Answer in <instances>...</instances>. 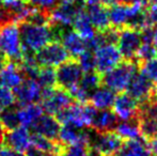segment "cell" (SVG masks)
Wrapping results in <instances>:
<instances>
[{"mask_svg": "<svg viewBox=\"0 0 157 156\" xmlns=\"http://www.w3.org/2000/svg\"><path fill=\"white\" fill-rule=\"evenodd\" d=\"M18 27L19 32H21L23 49L26 51L35 54L42 47L55 41L50 25H32V24L24 21V23L18 24Z\"/></svg>", "mask_w": 157, "mask_h": 156, "instance_id": "6da1fadb", "label": "cell"}, {"mask_svg": "<svg viewBox=\"0 0 157 156\" xmlns=\"http://www.w3.org/2000/svg\"><path fill=\"white\" fill-rule=\"evenodd\" d=\"M96 112L97 109L91 104L73 103L57 115L56 118L62 125H72L78 128H91Z\"/></svg>", "mask_w": 157, "mask_h": 156, "instance_id": "7a4b0ae2", "label": "cell"}, {"mask_svg": "<svg viewBox=\"0 0 157 156\" xmlns=\"http://www.w3.org/2000/svg\"><path fill=\"white\" fill-rule=\"evenodd\" d=\"M0 54L8 61L19 63L24 55L18 24H6L0 27Z\"/></svg>", "mask_w": 157, "mask_h": 156, "instance_id": "3957f363", "label": "cell"}, {"mask_svg": "<svg viewBox=\"0 0 157 156\" xmlns=\"http://www.w3.org/2000/svg\"><path fill=\"white\" fill-rule=\"evenodd\" d=\"M137 73V65L134 61H124L101 76V83L114 93L126 91L132 78Z\"/></svg>", "mask_w": 157, "mask_h": 156, "instance_id": "277c9868", "label": "cell"}, {"mask_svg": "<svg viewBox=\"0 0 157 156\" xmlns=\"http://www.w3.org/2000/svg\"><path fill=\"white\" fill-rule=\"evenodd\" d=\"M93 129V128H92ZM123 139L113 131H92L89 148L101 156H114L123 146Z\"/></svg>", "mask_w": 157, "mask_h": 156, "instance_id": "5b68a950", "label": "cell"}, {"mask_svg": "<svg viewBox=\"0 0 157 156\" xmlns=\"http://www.w3.org/2000/svg\"><path fill=\"white\" fill-rule=\"evenodd\" d=\"M71 104H73V98L66 90L59 87L42 90L41 106L47 115L56 117Z\"/></svg>", "mask_w": 157, "mask_h": 156, "instance_id": "8992f818", "label": "cell"}, {"mask_svg": "<svg viewBox=\"0 0 157 156\" xmlns=\"http://www.w3.org/2000/svg\"><path fill=\"white\" fill-rule=\"evenodd\" d=\"M118 49L125 61H134L137 57L139 48L142 45L141 30L124 27L119 31Z\"/></svg>", "mask_w": 157, "mask_h": 156, "instance_id": "52a82bcc", "label": "cell"}, {"mask_svg": "<svg viewBox=\"0 0 157 156\" xmlns=\"http://www.w3.org/2000/svg\"><path fill=\"white\" fill-rule=\"evenodd\" d=\"M35 60L40 67H58L65 61L70 60V55L58 41H52L42 47L34 54Z\"/></svg>", "mask_w": 157, "mask_h": 156, "instance_id": "ba28073f", "label": "cell"}, {"mask_svg": "<svg viewBox=\"0 0 157 156\" xmlns=\"http://www.w3.org/2000/svg\"><path fill=\"white\" fill-rule=\"evenodd\" d=\"M95 72L103 75L122 62V56L116 44H105L94 50Z\"/></svg>", "mask_w": 157, "mask_h": 156, "instance_id": "9c48e42d", "label": "cell"}, {"mask_svg": "<svg viewBox=\"0 0 157 156\" xmlns=\"http://www.w3.org/2000/svg\"><path fill=\"white\" fill-rule=\"evenodd\" d=\"M83 71L76 60H67L60 64L56 70L57 86L66 91H70L79 83Z\"/></svg>", "mask_w": 157, "mask_h": 156, "instance_id": "30bf717a", "label": "cell"}, {"mask_svg": "<svg viewBox=\"0 0 157 156\" xmlns=\"http://www.w3.org/2000/svg\"><path fill=\"white\" fill-rule=\"evenodd\" d=\"M42 88L34 79L25 78L16 88L13 93L15 96V103L19 106L29 104H37L42 100Z\"/></svg>", "mask_w": 157, "mask_h": 156, "instance_id": "8fae6325", "label": "cell"}, {"mask_svg": "<svg viewBox=\"0 0 157 156\" xmlns=\"http://www.w3.org/2000/svg\"><path fill=\"white\" fill-rule=\"evenodd\" d=\"M82 10L80 4L72 3V2L60 0L56 8L49 13V25H59L64 27L73 26L75 18L78 13Z\"/></svg>", "mask_w": 157, "mask_h": 156, "instance_id": "7c38bea8", "label": "cell"}, {"mask_svg": "<svg viewBox=\"0 0 157 156\" xmlns=\"http://www.w3.org/2000/svg\"><path fill=\"white\" fill-rule=\"evenodd\" d=\"M126 91L140 104L153 97L156 91V87L142 73L137 72L130 80Z\"/></svg>", "mask_w": 157, "mask_h": 156, "instance_id": "4fadbf2b", "label": "cell"}, {"mask_svg": "<svg viewBox=\"0 0 157 156\" xmlns=\"http://www.w3.org/2000/svg\"><path fill=\"white\" fill-rule=\"evenodd\" d=\"M92 131L93 129L78 128L72 125H62L59 131L58 141L64 146L81 144L89 148Z\"/></svg>", "mask_w": 157, "mask_h": 156, "instance_id": "5bb4252c", "label": "cell"}, {"mask_svg": "<svg viewBox=\"0 0 157 156\" xmlns=\"http://www.w3.org/2000/svg\"><path fill=\"white\" fill-rule=\"evenodd\" d=\"M17 152L25 153L31 146V134L27 127L19 126L4 133L3 144Z\"/></svg>", "mask_w": 157, "mask_h": 156, "instance_id": "9a60e30c", "label": "cell"}, {"mask_svg": "<svg viewBox=\"0 0 157 156\" xmlns=\"http://www.w3.org/2000/svg\"><path fill=\"white\" fill-rule=\"evenodd\" d=\"M139 103L128 93H120L116 97L112 110L119 120H129L137 118Z\"/></svg>", "mask_w": 157, "mask_h": 156, "instance_id": "2e32d148", "label": "cell"}, {"mask_svg": "<svg viewBox=\"0 0 157 156\" xmlns=\"http://www.w3.org/2000/svg\"><path fill=\"white\" fill-rule=\"evenodd\" d=\"M31 128L34 133L39 134L43 137L54 140V141H58L61 125L55 116H50L46 113V115H42L37 119Z\"/></svg>", "mask_w": 157, "mask_h": 156, "instance_id": "e0dca14e", "label": "cell"}, {"mask_svg": "<svg viewBox=\"0 0 157 156\" xmlns=\"http://www.w3.org/2000/svg\"><path fill=\"white\" fill-rule=\"evenodd\" d=\"M25 78L18 63L8 61L3 69L0 71V87H6L12 90L16 88Z\"/></svg>", "mask_w": 157, "mask_h": 156, "instance_id": "ac0fdd59", "label": "cell"}, {"mask_svg": "<svg viewBox=\"0 0 157 156\" xmlns=\"http://www.w3.org/2000/svg\"><path fill=\"white\" fill-rule=\"evenodd\" d=\"M116 93L109 88L101 87L99 86L97 89L90 96V104L97 110H106V109H111L116 101Z\"/></svg>", "mask_w": 157, "mask_h": 156, "instance_id": "d6986e66", "label": "cell"}, {"mask_svg": "<svg viewBox=\"0 0 157 156\" xmlns=\"http://www.w3.org/2000/svg\"><path fill=\"white\" fill-rule=\"evenodd\" d=\"M119 122V119L111 109L106 110H97L96 115L94 117L93 123L91 128L96 131H110L116 128L117 124Z\"/></svg>", "mask_w": 157, "mask_h": 156, "instance_id": "ffe728a7", "label": "cell"}, {"mask_svg": "<svg viewBox=\"0 0 157 156\" xmlns=\"http://www.w3.org/2000/svg\"><path fill=\"white\" fill-rule=\"evenodd\" d=\"M114 156H151L147 141L143 139L126 140Z\"/></svg>", "mask_w": 157, "mask_h": 156, "instance_id": "44dd1931", "label": "cell"}, {"mask_svg": "<svg viewBox=\"0 0 157 156\" xmlns=\"http://www.w3.org/2000/svg\"><path fill=\"white\" fill-rule=\"evenodd\" d=\"M116 133L123 140H134L138 139L141 136L140 123L137 118L129 120H121L116 126Z\"/></svg>", "mask_w": 157, "mask_h": 156, "instance_id": "7402d4cb", "label": "cell"}, {"mask_svg": "<svg viewBox=\"0 0 157 156\" xmlns=\"http://www.w3.org/2000/svg\"><path fill=\"white\" fill-rule=\"evenodd\" d=\"M73 28H74V31L77 32L86 41L91 40L96 34V29L94 28L87 12L83 9L78 13V15L75 18L74 23H73Z\"/></svg>", "mask_w": 157, "mask_h": 156, "instance_id": "603a6c76", "label": "cell"}, {"mask_svg": "<svg viewBox=\"0 0 157 156\" xmlns=\"http://www.w3.org/2000/svg\"><path fill=\"white\" fill-rule=\"evenodd\" d=\"M88 16L90 21H92L94 28L97 31H101L110 27V21H109V13L106 6H88L87 10Z\"/></svg>", "mask_w": 157, "mask_h": 156, "instance_id": "cb8c5ba5", "label": "cell"}, {"mask_svg": "<svg viewBox=\"0 0 157 156\" xmlns=\"http://www.w3.org/2000/svg\"><path fill=\"white\" fill-rule=\"evenodd\" d=\"M43 115L42 106L39 104H29L18 107V119L21 126L32 127L36 120Z\"/></svg>", "mask_w": 157, "mask_h": 156, "instance_id": "d4e9b609", "label": "cell"}, {"mask_svg": "<svg viewBox=\"0 0 157 156\" xmlns=\"http://www.w3.org/2000/svg\"><path fill=\"white\" fill-rule=\"evenodd\" d=\"M0 123L4 131H12L21 126L18 119V107L11 106L0 112Z\"/></svg>", "mask_w": 157, "mask_h": 156, "instance_id": "484cf974", "label": "cell"}, {"mask_svg": "<svg viewBox=\"0 0 157 156\" xmlns=\"http://www.w3.org/2000/svg\"><path fill=\"white\" fill-rule=\"evenodd\" d=\"M34 80L41 86L42 89L55 88L57 86L56 71H54L52 67H41Z\"/></svg>", "mask_w": 157, "mask_h": 156, "instance_id": "4316f807", "label": "cell"}, {"mask_svg": "<svg viewBox=\"0 0 157 156\" xmlns=\"http://www.w3.org/2000/svg\"><path fill=\"white\" fill-rule=\"evenodd\" d=\"M101 75L97 72L93 71V72H88V73H83L78 86L83 91L87 92L91 96V94L94 92V90L97 89L101 86Z\"/></svg>", "mask_w": 157, "mask_h": 156, "instance_id": "83f0119b", "label": "cell"}, {"mask_svg": "<svg viewBox=\"0 0 157 156\" xmlns=\"http://www.w3.org/2000/svg\"><path fill=\"white\" fill-rule=\"evenodd\" d=\"M138 120H154L157 121V101L155 98H150L139 105Z\"/></svg>", "mask_w": 157, "mask_h": 156, "instance_id": "f1b7e54d", "label": "cell"}, {"mask_svg": "<svg viewBox=\"0 0 157 156\" xmlns=\"http://www.w3.org/2000/svg\"><path fill=\"white\" fill-rule=\"evenodd\" d=\"M140 73H142L157 88V57L140 62Z\"/></svg>", "mask_w": 157, "mask_h": 156, "instance_id": "f546056e", "label": "cell"}, {"mask_svg": "<svg viewBox=\"0 0 157 156\" xmlns=\"http://www.w3.org/2000/svg\"><path fill=\"white\" fill-rule=\"evenodd\" d=\"M77 62L80 65L81 70L83 73H88V72H93L95 71V57L93 50L87 49L85 52L80 55L77 58Z\"/></svg>", "mask_w": 157, "mask_h": 156, "instance_id": "4dcf8cb0", "label": "cell"}, {"mask_svg": "<svg viewBox=\"0 0 157 156\" xmlns=\"http://www.w3.org/2000/svg\"><path fill=\"white\" fill-rule=\"evenodd\" d=\"M157 56V50L153 43H142L141 47L139 48L138 54H137L136 59L139 62L150 60Z\"/></svg>", "mask_w": 157, "mask_h": 156, "instance_id": "1f68e13d", "label": "cell"}, {"mask_svg": "<svg viewBox=\"0 0 157 156\" xmlns=\"http://www.w3.org/2000/svg\"><path fill=\"white\" fill-rule=\"evenodd\" d=\"M59 156H91L90 149L88 146L77 144V146H63Z\"/></svg>", "mask_w": 157, "mask_h": 156, "instance_id": "d6a6232c", "label": "cell"}, {"mask_svg": "<svg viewBox=\"0 0 157 156\" xmlns=\"http://www.w3.org/2000/svg\"><path fill=\"white\" fill-rule=\"evenodd\" d=\"M15 104V96L11 89L0 87V112Z\"/></svg>", "mask_w": 157, "mask_h": 156, "instance_id": "836d02e7", "label": "cell"}, {"mask_svg": "<svg viewBox=\"0 0 157 156\" xmlns=\"http://www.w3.org/2000/svg\"><path fill=\"white\" fill-rule=\"evenodd\" d=\"M60 0H28V3L35 9H39L46 13H50V11L56 8Z\"/></svg>", "mask_w": 157, "mask_h": 156, "instance_id": "e575fe53", "label": "cell"}, {"mask_svg": "<svg viewBox=\"0 0 157 156\" xmlns=\"http://www.w3.org/2000/svg\"><path fill=\"white\" fill-rule=\"evenodd\" d=\"M147 21L150 26L157 27V6H152L149 11H147Z\"/></svg>", "mask_w": 157, "mask_h": 156, "instance_id": "d590c367", "label": "cell"}, {"mask_svg": "<svg viewBox=\"0 0 157 156\" xmlns=\"http://www.w3.org/2000/svg\"><path fill=\"white\" fill-rule=\"evenodd\" d=\"M0 156H26V154L17 152L15 150H12L9 146H0Z\"/></svg>", "mask_w": 157, "mask_h": 156, "instance_id": "8d00e7d4", "label": "cell"}, {"mask_svg": "<svg viewBox=\"0 0 157 156\" xmlns=\"http://www.w3.org/2000/svg\"><path fill=\"white\" fill-rule=\"evenodd\" d=\"M126 3H129L132 6H139L141 9H147V4H149V1L147 0H126Z\"/></svg>", "mask_w": 157, "mask_h": 156, "instance_id": "74e56055", "label": "cell"}, {"mask_svg": "<svg viewBox=\"0 0 157 156\" xmlns=\"http://www.w3.org/2000/svg\"><path fill=\"white\" fill-rule=\"evenodd\" d=\"M26 156H47V155H46L45 153L41 152L40 150H37V149L33 148V146H30L27 150V152H26Z\"/></svg>", "mask_w": 157, "mask_h": 156, "instance_id": "f35d334b", "label": "cell"}, {"mask_svg": "<svg viewBox=\"0 0 157 156\" xmlns=\"http://www.w3.org/2000/svg\"><path fill=\"white\" fill-rule=\"evenodd\" d=\"M147 143H149V148H150L151 153H153L154 155H157V137L149 140Z\"/></svg>", "mask_w": 157, "mask_h": 156, "instance_id": "ab89813d", "label": "cell"}, {"mask_svg": "<svg viewBox=\"0 0 157 156\" xmlns=\"http://www.w3.org/2000/svg\"><path fill=\"white\" fill-rule=\"evenodd\" d=\"M126 0H103V4L105 6H112L114 4H118V3H123L125 2Z\"/></svg>", "mask_w": 157, "mask_h": 156, "instance_id": "60d3db41", "label": "cell"}, {"mask_svg": "<svg viewBox=\"0 0 157 156\" xmlns=\"http://www.w3.org/2000/svg\"><path fill=\"white\" fill-rule=\"evenodd\" d=\"M88 6H104L103 0H85Z\"/></svg>", "mask_w": 157, "mask_h": 156, "instance_id": "b9f144b4", "label": "cell"}, {"mask_svg": "<svg viewBox=\"0 0 157 156\" xmlns=\"http://www.w3.org/2000/svg\"><path fill=\"white\" fill-rule=\"evenodd\" d=\"M4 133H6V131H4V128L2 127L1 123H0V146L3 144V139H4Z\"/></svg>", "mask_w": 157, "mask_h": 156, "instance_id": "7bdbcfd3", "label": "cell"}, {"mask_svg": "<svg viewBox=\"0 0 157 156\" xmlns=\"http://www.w3.org/2000/svg\"><path fill=\"white\" fill-rule=\"evenodd\" d=\"M6 62H8L6 58L4 56H2L1 54H0V71H1V70L3 69V67L6 64Z\"/></svg>", "mask_w": 157, "mask_h": 156, "instance_id": "ee69618b", "label": "cell"}, {"mask_svg": "<svg viewBox=\"0 0 157 156\" xmlns=\"http://www.w3.org/2000/svg\"><path fill=\"white\" fill-rule=\"evenodd\" d=\"M153 44L157 50V27L154 28V31H153Z\"/></svg>", "mask_w": 157, "mask_h": 156, "instance_id": "f6af8a7d", "label": "cell"}, {"mask_svg": "<svg viewBox=\"0 0 157 156\" xmlns=\"http://www.w3.org/2000/svg\"><path fill=\"white\" fill-rule=\"evenodd\" d=\"M65 1H68V2H72V3H76V4H82L85 2V0H65Z\"/></svg>", "mask_w": 157, "mask_h": 156, "instance_id": "bcb514c9", "label": "cell"}, {"mask_svg": "<svg viewBox=\"0 0 157 156\" xmlns=\"http://www.w3.org/2000/svg\"><path fill=\"white\" fill-rule=\"evenodd\" d=\"M149 1L150 4H152V6H157V0H147Z\"/></svg>", "mask_w": 157, "mask_h": 156, "instance_id": "7dc6e473", "label": "cell"}, {"mask_svg": "<svg viewBox=\"0 0 157 156\" xmlns=\"http://www.w3.org/2000/svg\"><path fill=\"white\" fill-rule=\"evenodd\" d=\"M90 152H91V156H101V155L97 154L96 152H93V151H91V150H90Z\"/></svg>", "mask_w": 157, "mask_h": 156, "instance_id": "c3c4849f", "label": "cell"}, {"mask_svg": "<svg viewBox=\"0 0 157 156\" xmlns=\"http://www.w3.org/2000/svg\"><path fill=\"white\" fill-rule=\"evenodd\" d=\"M153 98H155V100L157 101V90L155 91V94H154V96H153Z\"/></svg>", "mask_w": 157, "mask_h": 156, "instance_id": "681fc988", "label": "cell"}, {"mask_svg": "<svg viewBox=\"0 0 157 156\" xmlns=\"http://www.w3.org/2000/svg\"><path fill=\"white\" fill-rule=\"evenodd\" d=\"M23 1H26V2H27V1H28V0H23Z\"/></svg>", "mask_w": 157, "mask_h": 156, "instance_id": "f907efd6", "label": "cell"}, {"mask_svg": "<svg viewBox=\"0 0 157 156\" xmlns=\"http://www.w3.org/2000/svg\"><path fill=\"white\" fill-rule=\"evenodd\" d=\"M0 27H1V24H0Z\"/></svg>", "mask_w": 157, "mask_h": 156, "instance_id": "816d5d0a", "label": "cell"}, {"mask_svg": "<svg viewBox=\"0 0 157 156\" xmlns=\"http://www.w3.org/2000/svg\"><path fill=\"white\" fill-rule=\"evenodd\" d=\"M154 156H157V155H154Z\"/></svg>", "mask_w": 157, "mask_h": 156, "instance_id": "f5cc1de1", "label": "cell"}]
</instances>
